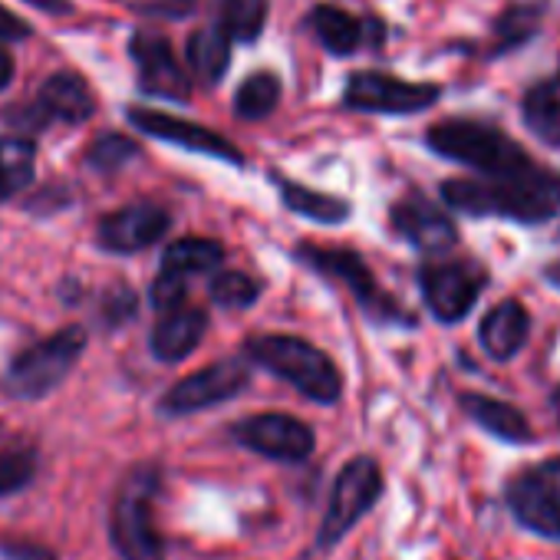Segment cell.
<instances>
[{"label": "cell", "instance_id": "d6986e66", "mask_svg": "<svg viewBox=\"0 0 560 560\" xmlns=\"http://www.w3.org/2000/svg\"><path fill=\"white\" fill-rule=\"evenodd\" d=\"M527 337H530V311H527L521 301H514V298L494 304V307L485 314L481 327H478L481 350H485L491 360H498V363L514 360V357L524 350Z\"/></svg>", "mask_w": 560, "mask_h": 560}, {"label": "cell", "instance_id": "8fae6325", "mask_svg": "<svg viewBox=\"0 0 560 560\" xmlns=\"http://www.w3.org/2000/svg\"><path fill=\"white\" fill-rule=\"evenodd\" d=\"M247 386V366L241 360H221L214 366H205L185 380H178L159 402L165 416H188L211 409L218 402H228L234 393Z\"/></svg>", "mask_w": 560, "mask_h": 560}, {"label": "cell", "instance_id": "f35d334b", "mask_svg": "<svg viewBox=\"0 0 560 560\" xmlns=\"http://www.w3.org/2000/svg\"><path fill=\"white\" fill-rule=\"evenodd\" d=\"M550 409H553V412H557V419H560V386L550 393Z\"/></svg>", "mask_w": 560, "mask_h": 560}, {"label": "cell", "instance_id": "7402d4cb", "mask_svg": "<svg viewBox=\"0 0 560 560\" xmlns=\"http://www.w3.org/2000/svg\"><path fill=\"white\" fill-rule=\"evenodd\" d=\"M521 122L547 149H560V73L544 77L524 90Z\"/></svg>", "mask_w": 560, "mask_h": 560}, {"label": "cell", "instance_id": "277c9868", "mask_svg": "<svg viewBox=\"0 0 560 560\" xmlns=\"http://www.w3.org/2000/svg\"><path fill=\"white\" fill-rule=\"evenodd\" d=\"M159 491V471L139 465L126 475L113 504V544L126 560H165V544L152 521V498Z\"/></svg>", "mask_w": 560, "mask_h": 560}, {"label": "cell", "instance_id": "74e56055", "mask_svg": "<svg viewBox=\"0 0 560 560\" xmlns=\"http://www.w3.org/2000/svg\"><path fill=\"white\" fill-rule=\"evenodd\" d=\"M544 280H547L550 288H557V291H560V260H553V264H547V267H544Z\"/></svg>", "mask_w": 560, "mask_h": 560}, {"label": "cell", "instance_id": "ffe728a7", "mask_svg": "<svg viewBox=\"0 0 560 560\" xmlns=\"http://www.w3.org/2000/svg\"><path fill=\"white\" fill-rule=\"evenodd\" d=\"M462 412L498 442H508V445H530L534 442V429H530L527 416L517 406L504 402V399L481 396V393H465L462 396Z\"/></svg>", "mask_w": 560, "mask_h": 560}, {"label": "cell", "instance_id": "d590c367", "mask_svg": "<svg viewBox=\"0 0 560 560\" xmlns=\"http://www.w3.org/2000/svg\"><path fill=\"white\" fill-rule=\"evenodd\" d=\"M11 80H14V57L4 47H0V90H4Z\"/></svg>", "mask_w": 560, "mask_h": 560}, {"label": "cell", "instance_id": "603a6c76", "mask_svg": "<svg viewBox=\"0 0 560 560\" xmlns=\"http://www.w3.org/2000/svg\"><path fill=\"white\" fill-rule=\"evenodd\" d=\"M40 109L50 119L77 126L96 113V96L86 86V80H80L77 73H57L40 86Z\"/></svg>", "mask_w": 560, "mask_h": 560}, {"label": "cell", "instance_id": "cb8c5ba5", "mask_svg": "<svg viewBox=\"0 0 560 560\" xmlns=\"http://www.w3.org/2000/svg\"><path fill=\"white\" fill-rule=\"evenodd\" d=\"M188 70L205 83L214 86L221 83L228 63H231V40L221 34V27H201L188 37Z\"/></svg>", "mask_w": 560, "mask_h": 560}, {"label": "cell", "instance_id": "52a82bcc", "mask_svg": "<svg viewBox=\"0 0 560 560\" xmlns=\"http://www.w3.org/2000/svg\"><path fill=\"white\" fill-rule=\"evenodd\" d=\"M442 100V86L435 83H412L399 80L393 73L363 70L353 73L343 90V106L357 113H376V116H412L425 113Z\"/></svg>", "mask_w": 560, "mask_h": 560}, {"label": "cell", "instance_id": "8992f818", "mask_svg": "<svg viewBox=\"0 0 560 560\" xmlns=\"http://www.w3.org/2000/svg\"><path fill=\"white\" fill-rule=\"evenodd\" d=\"M504 501L521 527L560 540V455L517 471L504 488Z\"/></svg>", "mask_w": 560, "mask_h": 560}, {"label": "cell", "instance_id": "4316f807", "mask_svg": "<svg viewBox=\"0 0 560 560\" xmlns=\"http://www.w3.org/2000/svg\"><path fill=\"white\" fill-rule=\"evenodd\" d=\"M267 24V0H224L221 4V34L228 40L254 44Z\"/></svg>", "mask_w": 560, "mask_h": 560}, {"label": "cell", "instance_id": "2e32d148", "mask_svg": "<svg viewBox=\"0 0 560 560\" xmlns=\"http://www.w3.org/2000/svg\"><path fill=\"white\" fill-rule=\"evenodd\" d=\"M129 122L152 136V139H162V142H172V145H182L188 152H205V155H214V159H224V162H241V152L218 132L198 126V122H185V119H175V116H165V113H155V109H129Z\"/></svg>", "mask_w": 560, "mask_h": 560}, {"label": "cell", "instance_id": "e0dca14e", "mask_svg": "<svg viewBox=\"0 0 560 560\" xmlns=\"http://www.w3.org/2000/svg\"><path fill=\"white\" fill-rule=\"evenodd\" d=\"M311 31L320 40L324 50H330L334 57H350L360 47H380L386 37V27L380 21H360L353 14H347L343 8L334 4H320L311 14Z\"/></svg>", "mask_w": 560, "mask_h": 560}, {"label": "cell", "instance_id": "8d00e7d4", "mask_svg": "<svg viewBox=\"0 0 560 560\" xmlns=\"http://www.w3.org/2000/svg\"><path fill=\"white\" fill-rule=\"evenodd\" d=\"M31 4L40 8V11H47V14H67L70 11L67 0H31Z\"/></svg>", "mask_w": 560, "mask_h": 560}, {"label": "cell", "instance_id": "ac0fdd59", "mask_svg": "<svg viewBox=\"0 0 560 560\" xmlns=\"http://www.w3.org/2000/svg\"><path fill=\"white\" fill-rule=\"evenodd\" d=\"M544 11H547V0L544 4L540 0H514V4L498 11L488 31L485 60H504L524 50L527 44H534L544 31Z\"/></svg>", "mask_w": 560, "mask_h": 560}, {"label": "cell", "instance_id": "9c48e42d", "mask_svg": "<svg viewBox=\"0 0 560 560\" xmlns=\"http://www.w3.org/2000/svg\"><path fill=\"white\" fill-rule=\"evenodd\" d=\"M488 284V273L478 264L465 260H445V264H425L419 270V288L425 298V307L439 324H458L465 320L481 291Z\"/></svg>", "mask_w": 560, "mask_h": 560}, {"label": "cell", "instance_id": "d6a6232c", "mask_svg": "<svg viewBox=\"0 0 560 560\" xmlns=\"http://www.w3.org/2000/svg\"><path fill=\"white\" fill-rule=\"evenodd\" d=\"M185 294H188L185 277L182 273H172V270H162L155 277V284H152V307L162 311V314L178 311V307H185Z\"/></svg>", "mask_w": 560, "mask_h": 560}, {"label": "cell", "instance_id": "7c38bea8", "mask_svg": "<svg viewBox=\"0 0 560 560\" xmlns=\"http://www.w3.org/2000/svg\"><path fill=\"white\" fill-rule=\"evenodd\" d=\"M234 439L264 455V458H277V462H304L314 452V432L311 425H304L294 416L284 412H264V416H250L244 422L234 425Z\"/></svg>", "mask_w": 560, "mask_h": 560}, {"label": "cell", "instance_id": "5bb4252c", "mask_svg": "<svg viewBox=\"0 0 560 560\" xmlns=\"http://www.w3.org/2000/svg\"><path fill=\"white\" fill-rule=\"evenodd\" d=\"M129 54L139 67V86L149 96H165V100H188V73L182 70L178 57L172 54V44L159 34H136L129 40Z\"/></svg>", "mask_w": 560, "mask_h": 560}, {"label": "cell", "instance_id": "d4e9b609", "mask_svg": "<svg viewBox=\"0 0 560 560\" xmlns=\"http://www.w3.org/2000/svg\"><path fill=\"white\" fill-rule=\"evenodd\" d=\"M224 260V247L211 237H182V241H172L162 254V270H172V273H205V270H214L221 267Z\"/></svg>", "mask_w": 560, "mask_h": 560}, {"label": "cell", "instance_id": "7a4b0ae2", "mask_svg": "<svg viewBox=\"0 0 560 560\" xmlns=\"http://www.w3.org/2000/svg\"><path fill=\"white\" fill-rule=\"evenodd\" d=\"M425 145L448 162L475 168L481 178L517 182L544 172L521 142L485 119H442L425 132Z\"/></svg>", "mask_w": 560, "mask_h": 560}, {"label": "cell", "instance_id": "1f68e13d", "mask_svg": "<svg viewBox=\"0 0 560 560\" xmlns=\"http://www.w3.org/2000/svg\"><path fill=\"white\" fill-rule=\"evenodd\" d=\"M136 155H139V149H136L132 139H126V136H103L90 149V165L100 168V172H113V168L126 165Z\"/></svg>", "mask_w": 560, "mask_h": 560}, {"label": "cell", "instance_id": "ba28073f", "mask_svg": "<svg viewBox=\"0 0 560 560\" xmlns=\"http://www.w3.org/2000/svg\"><path fill=\"white\" fill-rule=\"evenodd\" d=\"M383 494V471L373 458L360 455L353 462H347V468L340 471L334 494H330V508L324 514L320 524V547H334L337 540H343L360 517H366L373 511V504Z\"/></svg>", "mask_w": 560, "mask_h": 560}, {"label": "cell", "instance_id": "44dd1931", "mask_svg": "<svg viewBox=\"0 0 560 560\" xmlns=\"http://www.w3.org/2000/svg\"><path fill=\"white\" fill-rule=\"evenodd\" d=\"M208 330V314L198 307H178L162 314V320L152 330V353L165 363L185 360L205 337Z\"/></svg>", "mask_w": 560, "mask_h": 560}, {"label": "cell", "instance_id": "ab89813d", "mask_svg": "<svg viewBox=\"0 0 560 560\" xmlns=\"http://www.w3.org/2000/svg\"><path fill=\"white\" fill-rule=\"evenodd\" d=\"M8 198V191H4V185H0V201H4Z\"/></svg>", "mask_w": 560, "mask_h": 560}, {"label": "cell", "instance_id": "30bf717a", "mask_svg": "<svg viewBox=\"0 0 560 560\" xmlns=\"http://www.w3.org/2000/svg\"><path fill=\"white\" fill-rule=\"evenodd\" d=\"M301 257L307 264H314L320 273L340 280V284L350 288V294L360 301V307L373 317V320H386V324H402L412 327L416 317H409L396 301H389L380 288H376V277L366 267V260L353 250H330V247H304Z\"/></svg>", "mask_w": 560, "mask_h": 560}, {"label": "cell", "instance_id": "5b68a950", "mask_svg": "<svg viewBox=\"0 0 560 560\" xmlns=\"http://www.w3.org/2000/svg\"><path fill=\"white\" fill-rule=\"evenodd\" d=\"M83 347H86V334L80 327H67L27 347L8 370V389L18 399H44L70 376V370L83 357Z\"/></svg>", "mask_w": 560, "mask_h": 560}, {"label": "cell", "instance_id": "484cf974", "mask_svg": "<svg viewBox=\"0 0 560 560\" xmlns=\"http://www.w3.org/2000/svg\"><path fill=\"white\" fill-rule=\"evenodd\" d=\"M280 198L284 205L301 214V218H311V221H320V224H340L350 218V205L343 198H334V195H320V191H311L304 185H294V182H284L280 185Z\"/></svg>", "mask_w": 560, "mask_h": 560}, {"label": "cell", "instance_id": "e575fe53", "mask_svg": "<svg viewBox=\"0 0 560 560\" xmlns=\"http://www.w3.org/2000/svg\"><path fill=\"white\" fill-rule=\"evenodd\" d=\"M24 37H31V27L21 18H14L8 8H0V40H24Z\"/></svg>", "mask_w": 560, "mask_h": 560}, {"label": "cell", "instance_id": "4dcf8cb0", "mask_svg": "<svg viewBox=\"0 0 560 560\" xmlns=\"http://www.w3.org/2000/svg\"><path fill=\"white\" fill-rule=\"evenodd\" d=\"M37 471V458L31 448H11L0 452V494H14L31 485Z\"/></svg>", "mask_w": 560, "mask_h": 560}, {"label": "cell", "instance_id": "836d02e7", "mask_svg": "<svg viewBox=\"0 0 560 560\" xmlns=\"http://www.w3.org/2000/svg\"><path fill=\"white\" fill-rule=\"evenodd\" d=\"M0 553H4L8 560H57L54 550L37 547V544H18V540H4L0 544Z\"/></svg>", "mask_w": 560, "mask_h": 560}, {"label": "cell", "instance_id": "6da1fadb", "mask_svg": "<svg viewBox=\"0 0 560 560\" xmlns=\"http://www.w3.org/2000/svg\"><path fill=\"white\" fill-rule=\"evenodd\" d=\"M442 201L468 218H504L517 224H544L560 211V172H537L517 182L498 178H448Z\"/></svg>", "mask_w": 560, "mask_h": 560}, {"label": "cell", "instance_id": "4fadbf2b", "mask_svg": "<svg viewBox=\"0 0 560 560\" xmlns=\"http://www.w3.org/2000/svg\"><path fill=\"white\" fill-rule=\"evenodd\" d=\"M389 218H393L396 234H402L416 250L445 254V250H452L455 241H458L455 221H452L435 201H429V198L419 195V191H409L406 198H399V201L393 205Z\"/></svg>", "mask_w": 560, "mask_h": 560}, {"label": "cell", "instance_id": "83f0119b", "mask_svg": "<svg viewBox=\"0 0 560 560\" xmlns=\"http://www.w3.org/2000/svg\"><path fill=\"white\" fill-rule=\"evenodd\" d=\"M280 103V80L273 73H254L241 83L234 96V113L247 122H257L270 116Z\"/></svg>", "mask_w": 560, "mask_h": 560}, {"label": "cell", "instance_id": "f546056e", "mask_svg": "<svg viewBox=\"0 0 560 560\" xmlns=\"http://www.w3.org/2000/svg\"><path fill=\"white\" fill-rule=\"evenodd\" d=\"M260 288L257 280L241 273V270H221L214 280H211V301L218 307H228V311H241V307H250L257 301Z\"/></svg>", "mask_w": 560, "mask_h": 560}, {"label": "cell", "instance_id": "9a60e30c", "mask_svg": "<svg viewBox=\"0 0 560 560\" xmlns=\"http://www.w3.org/2000/svg\"><path fill=\"white\" fill-rule=\"evenodd\" d=\"M168 224H172V218L162 205L136 201V205H126L100 221V244L116 254H136V250L162 241Z\"/></svg>", "mask_w": 560, "mask_h": 560}, {"label": "cell", "instance_id": "f1b7e54d", "mask_svg": "<svg viewBox=\"0 0 560 560\" xmlns=\"http://www.w3.org/2000/svg\"><path fill=\"white\" fill-rule=\"evenodd\" d=\"M34 165H37V149L31 139H4L0 142V185L8 195L27 188L34 182Z\"/></svg>", "mask_w": 560, "mask_h": 560}, {"label": "cell", "instance_id": "3957f363", "mask_svg": "<svg viewBox=\"0 0 560 560\" xmlns=\"http://www.w3.org/2000/svg\"><path fill=\"white\" fill-rule=\"evenodd\" d=\"M247 353L277 380L291 383L298 393H304L314 402L334 406L343 396V376L337 363L320 347L301 337H284V334L254 337L247 343Z\"/></svg>", "mask_w": 560, "mask_h": 560}]
</instances>
